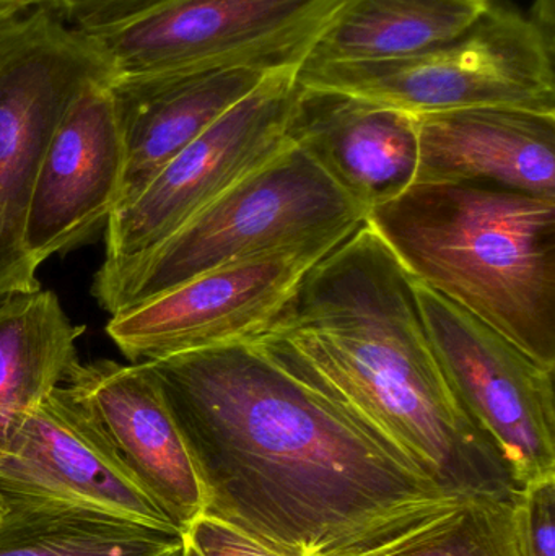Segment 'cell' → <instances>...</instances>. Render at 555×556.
Returning <instances> with one entry per match:
<instances>
[{
  "instance_id": "obj_1",
  "label": "cell",
  "mask_w": 555,
  "mask_h": 556,
  "mask_svg": "<svg viewBox=\"0 0 555 556\" xmlns=\"http://www.w3.org/2000/svg\"><path fill=\"white\" fill-rule=\"evenodd\" d=\"M204 513L282 556H325L458 498L250 340L143 362Z\"/></svg>"
},
{
  "instance_id": "obj_2",
  "label": "cell",
  "mask_w": 555,
  "mask_h": 556,
  "mask_svg": "<svg viewBox=\"0 0 555 556\" xmlns=\"http://www.w3.org/2000/svg\"><path fill=\"white\" fill-rule=\"evenodd\" d=\"M247 340L400 447L452 495L518 492L440 365L413 277L367 220Z\"/></svg>"
},
{
  "instance_id": "obj_3",
  "label": "cell",
  "mask_w": 555,
  "mask_h": 556,
  "mask_svg": "<svg viewBox=\"0 0 555 556\" xmlns=\"http://www.w3.org/2000/svg\"><path fill=\"white\" fill-rule=\"evenodd\" d=\"M367 222L414 280L555 368V198L413 182Z\"/></svg>"
},
{
  "instance_id": "obj_4",
  "label": "cell",
  "mask_w": 555,
  "mask_h": 556,
  "mask_svg": "<svg viewBox=\"0 0 555 556\" xmlns=\"http://www.w3.org/2000/svg\"><path fill=\"white\" fill-rule=\"evenodd\" d=\"M367 212L290 142L235 182L168 240L91 293L113 316L225 264L328 238L348 237Z\"/></svg>"
},
{
  "instance_id": "obj_5",
  "label": "cell",
  "mask_w": 555,
  "mask_h": 556,
  "mask_svg": "<svg viewBox=\"0 0 555 556\" xmlns=\"http://www.w3.org/2000/svg\"><path fill=\"white\" fill-rule=\"evenodd\" d=\"M111 77L87 36L52 13H0V301L41 288L23 240L33 186L71 104Z\"/></svg>"
},
{
  "instance_id": "obj_6",
  "label": "cell",
  "mask_w": 555,
  "mask_h": 556,
  "mask_svg": "<svg viewBox=\"0 0 555 556\" xmlns=\"http://www.w3.org/2000/svg\"><path fill=\"white\" fill-rule=\"evenodd\" d=\"M297 80L413 116L481 106L555 113L554 41L502 0L462 35L419 54L368 64H302Z\"/></svg>"
},
{
  "instance_id": "obj_7",
  "label": "cell",
  "mask_w": 555,
  "mask_h": 556,
  "mask_svg": "<svg viewBox=\"0 0 555 556\" xmlns=\"http://www.w3.org/2000/svg\"><path fill=\"white\" fill-rule=\"evenodd\" d=\"M297 68L267 74L111 214L104 227V261L94 278L114 276L155 250L289 143L287 121L299 90Z\"/></svg>"
},
{
  "instance_id": "obj_8",
  "label": "cell",
  "mask_w": 555,
  "mask_h": 556,
  "mask_svg": "<svg viewBox=\"0 0 555 556\" xmlns=\"http://www.w3.org/2000/svg\"><path fill=\"white\" fill-rule=\"evenodd\" d=\"M413 281L440 365L469 417L494 444L515 489L555 480V368L439 291Z\"/></svg>"
},
{
  "instance_id": "obj_9",
  "label": "cell",
  "mask_w": 555,
  "mask_h": 556,
  "mask_svg": "<svg viewBox=\"0 0 555 556\" xmlns=\"http://www.w3.org/2000/svg\"><path fill=\"white\" fill-rule=\"evenodd\" d=\"M338 0H160L81 31L113 75L207 64L300 67ZM80 31V29H78Z\"/></svg>"
},
{
  "instance_id": "obj_10",
  "label": "cell",
  "mask_w": 555,
  "mask_h": 556,
  "mask_svg": "<svg viewBox=\"0 0 555 556\" xmlns=\"http://www.w3.org/2000/svg\"><path fill=\"white\" fill-rule=\"evenodd\" d=\"M351 235L209 270L113 314L106 333L134 363L248 339L274 319L305 274Z\"/></svg>"
},
{
  "instance_id": "obj_11",
  "label": "cell",
  "mask_w": 555,
  "mask_h": 556,
  "mask_svg": "<svg viewBox=\"0 0 555 556\" xmlns=\"http://www.w3.org/2000/svg\"><path fill=\"white\" fill-rule=\"evenodd\" d=\"M3 500L68 503L160 529H176L155 505L90 410L55 388L0 459ZM179 531V529H176Z\"/></svg>"
},
{
  "instance_id": "obj_12",
  "label": "cell",
  "mask_w": 555,
  "mask_h": 556,
  "mask_svg": "<svg viewBox=\"0 0 555 556\" xmlns=\"http://www.w3.org/2000/svg\"><path fill=\"white\" fill-rule=\"evenodd\" d=\"M126 146L108 81L88 87L62 117L33 186L25 248L35 266L87 243L123 198Z\"/></svg>"
},
{
  "instance_id": "obj_13",
  "label": "cell",
  "mask_w": 555,
  "mask_h": 556,
  "mask_svg": "<svg viewBox=\"0 0 555 556\" xmlns=\"http://www.w3.org/2000/svg\"><path fill=\"white\" fill-rule=\"evenodd\" d=\"M287 139L367 215L416 181L417 117L348 91L299 84Z\"/></svg>"
},
{
  "instance_id": "obj_14",
  "label": "cell",
  "mask_w": 555,
  "mask_h": 556,
  "mask_svg": "<svg viewBox=\"0 0 555 556\" xmlns=\"http://www.w3.org/2000/svg\"><path fill=\"white\" fill-rule=\"evenodd\" d=\"M65 382L163 515L186 532L204 513V498L185 441L146 365L78 362Z\"/></svg>"
},
{
  "instance_id": "obj_15",
  "label": "cell",
  "mask_w": 555,
  "mask_h": 556,
  "mask_svg": "<svg viewBox=\"0 0 555 556\" xmlns=\"http://www.w3.org/2000/svg\"><path fill=\"white\" fill-rule=\"evenodd\" d=\"M270 72L257 65L207 64L113 75L108 88L126 146L119 205L139 194L173 156L250 94Z\"/></svg>"
},
{
  "instance_id": "obj_16",
  "label": "cell",
  "mask_w": 555,
  "mask_h": 556,
  "mask_svg": "<svg viewBox=\"0 0 555 556\" xmlns=\"http://www.w3.org/2000/svg\"><path fill=\"white\" fill-rule=\"evenodd\" d=\"M416 117L414 182H469L555 198V113L481 106Z\"/></svg>"
},
{
  "instance_id": "obj_17",
  "label": "cell",
  "mask_w": 555,
  "mask_h": 556,
  "mask_svg": "<svg viewBox=\"0 0 555 556\" xmlns=\"http://www.w3.org/2000/svg\"><path fill=\"white\" fill-rule=\"evenodd\" d=\"M494 0H338L302 64L409 58L475 25Z\"/></svg>"
},
{
  "instance_id": "obj_18",
  "label": "cell",
  "mask_w": 555,
  "mask_h": 556,
  "mask_svg": "<svg viewBox=\"0 0 555 556\" xmlns=\"http://www.w3.org/2000/svg\"><path fill=\"white\" fill-rule=\"evenodd\" d=\"M84 332L54 291L0 301V459L25 418L67 381Z\"/></svg>"
},
{
  "instance_id": "obj_19",
  "label": "cell",
  "mask_w": 555,
  "mask_h": 556,
  "mask_svg": "<svg viewBox=\"0 0 555 556\" xmlns=\"http://www.w3.org/2000/svg\"><path fill=\"white\" fill-rule=\"evenodd\" d=\"M0 556H181L185 532L68 503L3 500Z\"/></svg>"
},
{
  "instance_id": "obj_20",
  "label": "cell",
  "mask_w": 555,
  "mask_h": 556,
  "mask_svg": "<svg viewBox=\"0 0 555 556\" xmlns=\"http://www.w3.org/2000/svg\"><path fill=\"white\" fill-rule=\"evenodd\" d=\"M325 556H528L524 492L458 496Z\"/></svg>"
},
{
  "instance_id": "obj_21",
  "label": "cell",
  "mask_w": 555,
  "mask_h": 556,
  "mask_svg": "<svg viewBox=\"0 0 555 556\" xmlns=\"http://www.w3.org/2000/svg\"><path fill=\"white\" fill-rule=\"evenodd\" d=\"M159 2L160 0H22L13 12L46 10L72 28L88 31L129 18Z\"/></svg>"
},
{
  "instance_id": "obj_22",
  "label": "cell",
  "mask_w": 555,
  "mask_h": 556,
  "mask_svg": "<svg viewBox=\"0 0 555 556\" xmlns=\"http://www.w3.org/2000/svg\"><path fill=\"white\" fill-rule=\"evenodd\" d=\"M185 534L205 556H282L214 516H199Z\"/></svg>"
},
{
  "instance_id": "obj_23",
  "label": "cell",
  "mask_w": 555,
  "mask_h": 556,
  "mask_svg": "<svg viewBox=\"0 0 555 556\" xmlns=\"http://www.w3.org/2000/svg\"><path fill=\"white\" fill-rule=\"evenodd\" d=\"M528 556H555V480L524 490Z\"/></svg>"
},
{
  "instance_id": "obj_24",
  "label": "cell",
  "mask_w": 555,
  "mask_h": 556,
  "mask_svg": "<svg viewBox=\"0 0 555 556\" xmlns=\"http://www.w3.org/2000/svg\"><path fill=\"white\" fill-rule=\"evenodd\" d=\"M531 20L551 41H554V0H538Z\"/></svg>"
},
{
  "instance_id": "obj_25",
  "label": "cell",
  "mask_w": 555,
  "mask_h": 556,
  "mask_svg": "<svg viewBox=\"0 0 555 556\" xmlns=\"http://www.w3.org/2000/svg\"><path fill=\"white\" fill-rule=\"evenodd\" d=\"M181 556H205V555L202 554V552L199 551V548L195 547L194 544H192L191 539H189L188 535L185 534V541H182Z\"/></svg>"
},
{
  "instance_id": "obj_26",
  "label": "cell",
  "mask_w": 555,
  "mask_h": 556,
  "mask_svg": "<svg viewBox=\"0 0 555 556\" xmlns=\"http://www.w3.org/2000/svg\"><path fill=\"white\" fill-rule=\"evenodd\" d=\"M20 2H22V0H0V13L13 12V9H15Z\"/></svg>"
},
{
  "instance_id": "obj_27",
  "label": "cell",
  "mask_w": 555,
  "mask_h": 556,
  "mask_svg": "<svg viewBox=\"0 0 555 556\" xmlns=\"http://www.w3.org/2000/svg\"><path fill=\"white\" fill-rule=\"evenodd\" d=\"M5 515V502H3L2 493H0V519Z\"/></svg>"
}]
</instances>
